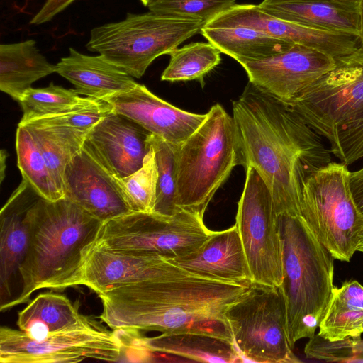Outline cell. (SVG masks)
<instances>
[{"instance_id": "obj_1", "label": "cell", "mask_w": 363, "mask_h": 363, "mask_svg": "<svg viewBox=\"0 0 363 363\" xmlns=\"http://www.w3.org/2000/svg\"><path fill=\"white\" fill-rule=\"evenodd\" d=\"M233 116L245 167L254 168L271 191L277 215L301 214L307 179L331 162L330 150L291 106L248 82Z\"/></svg>"}, {"instance_id": "obj_2", "label": "cell", "mask_w": 363, "mask_h": 363, "mask_svg": "<svg viewBox=\"0 0 363 363\" xmlns=\"http://www.w3.org/2000/svg\"><path fill=\"white\" fill-rule=\"evenodd\" d=\"M250 283L191 274L148 279L98 294L99 318L113 330L200 333L233 342L224 313Z\"/></svg>"}, {"instance_id": "obj_3", "label": "cell", "mask_w": 363, "mask_h": 363, "mask_svg": "<svg viewBox=\"0 0 363 363\" xmlns=\"http://www.w3.org/2000/svg\"><path fill=\"white\" fill-rule=\"evenodd\" d=\"M29 249L20 268L21 291L11 308L42 289L62 291L82 285L83 254L95 243L104 222L63 197L39 196L30 208Z\"/></svg>"}, {"instance_id": "obj_4", "label": "cell", "mask_w": 363, "mask_h": 363, "mask_svg": "<svg viewBox=\"0 0 363 363\" xmlns=\"http://www.w3.org/2000/svg\"><path fill=\"white\" fill-rule=\"evenodd\" d=\"M284 243L281 290L292 348L313 337L332 297L335 258L301 214L279 215Z\"/></svg>"}, {"instance_id": "obj_5", "label": "cell", "mask_w": 363, "mask_h": 363, "mask_svg": "<svg viewBox=\"0 0 363 363\" xmlns=\"http://www.w3.org/2000/svg\"><path fill=\"white\" fill-rule=\"evenodd\" d=\"M289 104L342 163L363 157V48L335 57L334 67Z\"/></svg>"}, {"instance_id": "obj_6", "label": "cell", "mask_w": 363, "mask_h": 363, "mask_svg": "<svg viewBox=\"0 0 363 363\" xmlns=\"http://www.w3.org/2000/svg\"><path fill=\"white\" fill-rule=\"evenodd\" d=\"M238 165L245 167L239 130L233 116L216 104L199 127L177 147V208L203 218L216 192Z\"/></svg>"}, {"instance_id": "obj_7", "label": "cell", "mask_w": 363, "mask_h": 363, "mask_svg": "<svg viewBox=\"0 0 363 363\" xmlns=\"http://www.w3.org/2000/svg\"><path fill=\"white\" fill-rule=\"evenodd\" d=\"M201 21L152 11L128 13L119 22L94 28L86 47L133 77H142L159 56L201 33Z\"/></svg>"}, {"instance_id": "obj_8", "label": "cell", "mask_w": 363, "mask_h": 363, "mask_svg": "<svg viewBox=\"0 0 363 363\" xmlns=\"http://www.w3.org/2000/svg\"><path fill=\"white\" fill-rule=\"evenodd\" d=\"M347 166L330 162L311 175L302 189L301 213L335 259L350 262L363 229L353 199Z\"/></svg>"}, {"instance_id": "obj_9", "label": "cell", "mask_w": 363, "mask_h": 363, "mask_svg": "<svg viewBox=\"0 0 363 363\" xmlns=\"http://www.w3.org/2000/svg\"><path fill=\"white\" fill-rule=\"evenodd\" d=\"M233 343L243 362L297 363L286 330L279 287L250 283L224 313Z\"/></svg>"}, {"instance_id": "obj_10", "label": "cell", "mask_w": 363, "mask_h": 363, "mask_svg": "<svg viewBox=\"0 0 363 363\" xmlns=\"http://www.w3.org/2000/svg\"><path fill=\"white\" fill-rule=\"evenodd\" d=\"M214 232L203 218L184 210L169 216L131 212L104 223L96 242L116 251L173 261L198 251Z\"/></svg>"}, {"instance_id": "obj_11", "label": "cell", "mask_w": 363, "mask_h": 363, "mask_svg": "<svg viewBox=\"0 0 363 363\" xmlns=\"http://www.w3.org/2000/svg\"><path fill=\"white\" fill-rule=\"evenodd\" d=\"M235 225L245 251L251 283L279 287L284 278V243L270 190L252 167L245 169Z\"/></svg>"}, {"instance_id": "obj_12", "label": "cell", "mask_w": 363, "mask_h": 363, "mask_svg": "<svg viewBox=\"0 0 363 363\" xmlns=\"http://www.w3.org/2000/svg\"><path fill=\"white\" fill-rule=\"evenodd\" d=\"M123 344L117 333L106 328L77 330L41 340L20 329L0 328L1 363H76L87 359L118 361Z\"/></svg>"}, {"instance_id": "obj_13", "label": "cell", "mask_w": 363, "mask_h": 363, "mask_svg": "<svg viewBox=\"0 0 363 363\" xmlns=\"http://www.w3.org/2000/svg\"><path fill=\"white\" fill-rule=\"evenodd\" d=\"M240 65L249 81L284 103H291L335 65V58L313 48L292 45L285 51Z\"/></svg>"}, {"instance_id": "obj_14", "label": "cell", "mask_w": 363, "mask_h": 363, "mask_svg": "<svg viewBox=\"0 0 363 363\" xmlns=\"http://www.w3.org/2000/svg\"><path fill=\"white\" fill-rule=\"evenodd\" d=\"M204 26L252 28L291 44L313 48L334 58L347 55L360 47L358 35L319 30L283 20L255 4H235Z\"/></svg>"}, {"instance_id": "obj_15", "label": "cell", "mask_w": 363, "mask_h": 363, "mask_svg": "<svg viewBox=\"0 0 363 363\" xmlns=\"http://www.w3.org/2000/svg\"><path fill=\"white\" fill-rule=\"evenodd\" d=\"M82 271V285L97 294L148 279L191 274L162 256L116 251L96 242L84 252Z\"/></svg>"}, {"instance_id": "obj_16", "label": "cell", "mask_w": 363, "mask_h": 363, "mask_svg": "<svg viewBox=\"0 0 363 363\" xmlns=\"http://www.w3.org/2000/svg\"><path fill=\"white\" fill-rule=\"evenodd\" d=\"M152 134L127 116L113 112L94 126L83 148L115 177H128L143 164Z\"/></svg>"}, {"instance_id": "obj_17", "label": "cell", "mask_w": 363, "mask_h": 363, "mask_svg": "<svg viewBox=\"0 0 363 363\" xmlns=\"http://www.w3.org/2000/svg\"><path fill=\"white\" fill-rule=\"evenodd\" d=\"M39 196L23 179L1 210V311L8 310L13 300L17 280L21 291L20 268L26 259L30 242V208Z\"/></svg>"}, {"instance_id": "obj_18", "label": "cell", "mask_w": 363, "mask_h": 363, "mask_svg": "<svg viewBox=\"0 0 363 363\" xmlns=\"http://www.w3.org/2000/svg\"><path fill=\"white\" fill-rule=\"evenodd\" d=\"M64 197L104 223L132 212L117 178L83 147L66 167Z\"/></svg>"}, {"instance_id": "obj_19", "label": "cell", "mask_w": 363, "mask_h": 363, "mask_svg": "<svg viewBox=\"0 0 363 363\" xmlns=\"http://www.w3.org/2000/svg\"><path fill=\"white\" fill-rule=\"evenodd\" d=\"M114 112L133 120L152 135L176 146L183 143L203 122L205 114L180 109L159 98L145 85L104 99Z\"/></svg>"}, {"instance_id": "obj_20", "label": "cell", "mask_w": 363, "mask_h": 363, "mask_svg": "<svg viewBox=\"0 0 363 363\" xmlns=\"http://www.w3.org/2000/svg\"><path fill=\"white\" fill-rule=\"evenodd\" d=\"M201 277L227 282H251L250 272L236 225L215 231L196 252L172 261Z\"/></svg>"}, {"instance_id": "obj_21", "label": "cell", "mask_w": 363, "mask_h": 363, "mask_svg": "<svg viewBox=\"0 0 363 363\" xmlns=\"http://www.w3.org/2000/svg\"><path fill=\"white\" fill-rule=\"evenodd\" d=\"M55 65L56 73L70 82L78 94L94 99L104 100L130 91L138 84L101 55H84L72 48L69 55Z\"/></svg>"}, {"instance_id": "obj_22", "label": "cell", "mask_w": 363, "mask_h": 363, "mask_svg": "<svg viewBox=\"0 0 363 363\" xmlns=\"http://www.w3.org/2000/svg\"><path fill=\"white\" fill-rule=\"evenodd\" d=\"M16 324L29 337L41 340L55 334L103 328L94 319L79 312L65 296L55 292L38 295L18 313Z\"/></svg>"}, {"instance_id": "obj_23", "label": "cell", "mask_w": 363, "mask_h": 363, "mask_svg": "<svg viewBox=\"0 0 363 363\" xmlns=\"http://www.w3.org/2000/svg\"><path fill=\"white\" fill-rule=\"evenodd\" d=\"M258 6L275 17L307 27L360 33L359 6L324 0H263Z\"/></svg>"}, {"instance_id": "obj_24", "label": "cell", "mask_w": 363, "mask_h": 363, "mask_svg": "<svg viewBox=\"0 0 363 363\" xmlns=\"http://www.w3.org/2000/svg\"><path fill=\"white\" fill-rule=\"evenodd\" d=\"M133 350L141 355L164 353L201 362H242L233 343L214 336L193 333H162L155 337L133 335Z\"/></svg>"}, {"instance_id": "obj_25", "label": "cell", "mask_w": 363, "mask_h": 363, "mask_svg": "<svg viewBox=\"0 0 363 363\" xmlns=\"http://www.w3.org/2000/svg\"><path fill=\"white\" fill-rule=\"evenodd\" d=\"M55 72L33 39L0 45V89L17 101L33 82Z\"/></svg>"}, {"instance_id": "obj_26", "label": "cell", "mask_w": 363, "mask_h": 363, "mask_svg": "<svg viewBox=\"0 0 363 363\" xmlns=\"http://www.w3.org/2000/svg\"><path fill=\"white\" fill-rule=\"evenodd\" d=\"M201 33L220 52L240 64L270 57L294 45L256 29L239 26L219 28L203 26Z\"/></svg>"}, {"instance_id": "obj_27", "label": "cell", "mask_w": 363, "mask_h": 363, "mask_svg": "<svg viewBox=\"0 0 363 363\" xmlns=\"http://www.w3.org/2000/svg\"><path fill=\"white\" fill-rule=\"evenodd\" d=\"M363 323V286L356 280L334 286L318 334L330 340L361 335Z\"/></svg>"}, {"instance_id": "obj_28", "label": "cell", "mask_w": 363, "mask_h": 363, "mask_svg": "<svg viewBox=\"0 0 363 363\" xmlns=\"http://www.w3.org/2000/svg\"><path fill=\"white\" fill-rule=\"evenodd\" d=\"M25 125L34 135L52 177L64 195L66 167L82 150L89 131L60 126Z\"/></svg>"}, {"instance_id": "obj_29", "label": "cell", "mask_w": 363, "mask_h": 363, "mask_svg": "<svg viewBox=\"0 0 363 363\" xmlns=\"http://www.w3.org/2000/svg\"><path fill=\"white\" fill-rule=\"evenodd\" d=\"M17 164L24 179L42 198L57 201L64 197L56 186L41 149L31 130L18 125L16 134Z\"/></svg>"}, {"instance_id": "obj_30", "label": "cell", "mask_w": 363, "mask_h": 363, "mask_svg": "<svg viewBox=\"0 0 363 363\" xmlns=\"http://www.w3.org/2000/svg\"><path fill=\"white\" fill-rule=\"evenodd\" d=\"M94 100L82 97L75 89H67L53 83L44 88L31 87L18 101L23 111L18 125L86 106Z\"/></svg>"}, {"instance_id": "obj_31", "label": "cell", "mask_w": 363, "mask_h": 363, "mask_svg": "<svg viewBox=\"0 0 363 363\" xmlns=\"http://www.w3.org/2000/svg\"><path fill=\"white\" fill-rule=\"evenodd\" d=\"M169 55L170 60L161 75V80H198L202 86L204 77L221 61L220 52L209 42L191 43L176 48Z\"/></svg>"}, {"instance_id": "obj_32", "label": "cell", "mask_w": 363, "mask_h": 363, "mask_svg": "<svg viewBox=\"0 0 363 363\" xmlns=\"http://www.w3.org/2000/svg\"><path fill=\"white\" fill-rule=\"evenodd\" d=\"M153 147L157 167L156 199L153 213L172 216L181 211L176 205V157L179 146L152 135Z\"/></svg>"}, {"instance_id": "obj_33", "label": "cell", "mask_w": 363, "mask_h": 363, "mask_svg": "<svg viewBox=\"0 0 363 363\" xmlns=\"http://www.w3.org/2000/svg\"><path fill=\"white\" fill-rule=\"evenodd\" d=\"M117 179L132 212H152L157 182V167L152 146L139 169Z\"/></svg>"}, {"instance_id": "obj_34", "label": "cell", "mask_w": 363, "mask_h": 363, "mask_svg": "<svg viewBox=\"0 0 363 363\" xmlns=\"http://www.w3.org/2000/svg\"><path fill=\"white\" fill-rule=\"evenodd\" d=\"M235 0H157L147 6L150 11L211 21L234 5Z\"/></svg>"}, {"instance_id": "obj_35", "label": "cell", "mask_w": 363, "mask_h": 363, "mask_svg": "<svg viewBox=\"0 0 363 363\" xmlns=\"http://www.w3.org/2000/svg\"><path fill=\"white\" fill-rule=\"evenodd\" d=\"M113 111L109 103L104 100L96 99L86 106L39 118L25 125L67 127L89 132L104 118Z\"/></svg>"}, {"instance_id": "obj_36", "label": "cell", "mask_w": 363, "mask_h": 363, "mask_svg": "<svg viewBox=\"0 0 363 363\" xmlns=\"http://www.w3.org/2000/svg\"><path fill=\"white\" fill-rule=\"evenodd\" d=\"M359 337L361 335L330 340L315 334L306 343L304 353L308 358L318 360L351 363L355 357L354 347Z\"/></svg>"}, {"instance_id": "obj_37", "label": "cell", "mask_w": 363, "mask_h": 363, "mask_svg": "<svg viewBox=\"0 0 363 363\" xmlns=\"http://www.w3.org/2000/svg\"><path fill=\"white\" fill-rule=\"evenodd\" d=\"M75 0H47L39 11L32 18L30 24L40 25L52 20Z\"/></svg>"}, {"instance_id": "obj_38", "label": "cell", "mask_w": 363, "mask_h": 363, "mask_svg": "<svg viewBox=\"0 0 363 363\" xmlns=\"http://www.w3.org/2000/svg\"><path fill=\"white\" fill-rule=\"evenodd\" d=\"M350 187L354 202L363 214V167L350 172Z\"/></svg>"}, {"instance_id": "obj_39", "label": "cell", "mask_w": 363, "mask_h": 363, "mask_svg": "<svg viewBox=\"0 0 363 363\" xmlns=\"http://www.w3.org/2000/svg\"><path fill=\"white\" fill-rule=\"evenodd\" d=\"M7 152L4 150H1V159H0V167H1V183L2 182L4 178V171H5V162L7 157Z\"/></svg>"}, {"instance_id": "obj_40", "label": "cell", "mask_w": 363, "mask_h": 363, "mask_svg": "<svg viewBox=\"0 0 363 363\" xmlns=\"http://www.w3.org/2000/svg\"><path fill=\"white\" fill-rule=\"evenodd\" d=\"M359 11L360 16V47L363 48V0L360 2L359 5Z\"/></svg>"}, {"instance_id": "obj_41", "label": "cell", "mask_w": 363, "mask_h": 363, "mask_svg": "<svg viewBox=\"0 0 363 363\" xmlns=\"http://www.w3.org/2000/svg\"><path fill=\"white\" fill-rule=\"evenodd\" d=\"M354 354H355V357H363V340L361 339V337H359L357 340V342L355 343V345H354Z\"/></svg>"}, {"instance_id": "obj_42", "label": "cell", "mask_w": 363, "mask_h": 363, "mask_svg": "<svg viewBox=\"0 0 363 363\" xmlns=\"http://www.w3.org/2000/svg\"><path fill=\"white\" fill-rule=\"evenodd\" d=\"M324 1H328L337 2V3H340V4H344L351 5V6H359L360 2L362 0H324Z\"/></svg>"}, {"instance_id": "obj_43", "label": "cell", "mask_w": 363, "mask_h": 363, "mask_svg": "<svg viewBox=\"0 0 363 363\" xmlns=\"http://www.w3.org/2000/svg\"><path fill=\"white\" fill-rule=\"evenodd\" d=\"M357 251L363 253V229L361 231L359 236Z\"/></svg>"}, {"instance_id": "obj_44", "label": "cell", "mask_w": 363, "mask_h": 363, "mask_svg": "<svg viewBox=\"0 0 363 363\" xmlns=\"http://www.w3.org/2000/svg\"><path fill=\"white\" fill-rule=\"evenodd\" d=\"M140 1L145 6L147 7L149 5H150L153 2L156 1L157 0H140Z\"/></svg>"}, {"instance_id": "obj_45", "label": "cell", "mask_w": 363, "mask_h": 363, "mask_svg": "<svg viewBox=\"0 0 363 363\" xmlns=\"http://www.w3.org/2000/svg\"><path fill=\"white\" fill-rule=\"evenodd\" d=\"M352 363H363V357H355Z\"/></svg>"}, {"instance_id": "obj_46", "label": "cell", "mask_w": 363, "mask_h": 363, "mask_svg": "<svg viewBox=\"0 0 363 363\" xmlns=\"http://www.w3.org/2000/svg\"><path fill=\"white\" fill-rule=\"evenodd\" d=\"M363 333V323L361 326V328H360V333L362 334Z\"/></svg>"}]
</instances>
